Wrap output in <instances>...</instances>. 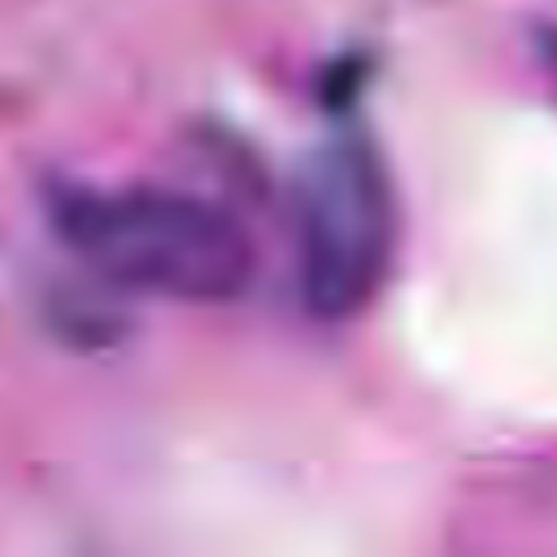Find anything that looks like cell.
Wrapping results in <instances>:
<instances>
[{
  "mask_svg": "<svg viewBox=\"0 0 557 557\" xmlns=\"http://www.w3.org/2000/svg\"><path fill=\"white\" fill-rule=\"evenodd\" d=\"M52 231L87 270L170 300H231L252 278V244L218 205L174 187L65 183L48 196Z\"/></svg>",
  "mask_w": 557,
  "mask_h": 557,
  "instance_id": "1",
  "label": "cell"
},
{
  "mask_svg": "<svg viewBox=\"0 0 557 557\" xmlns=\"http://www.w3.org/2000/svg\"><path fill=\"white\" fill-rule=\"evenodd\" d=\"M392 191L366 139H331L296 178V278L318 318L361 313L392 261Z\"/></svg>",
  "mask_w": 557,
  "mask_h": 557,
  "instance_id": "2",
  "label": "cell"
}]
</instances>
